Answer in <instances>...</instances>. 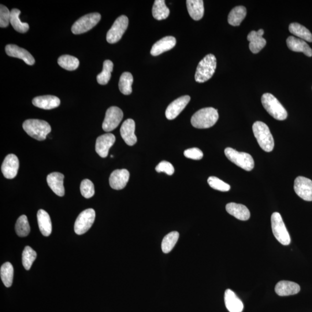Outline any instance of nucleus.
Segmentation results:
<instances>
[{
    "label": "nucleus",
    "mask_w": 312,
    "mask_h": 312,
    "mask_svg": "<svg viewBox=\"0 0 312 312\" xmlns=\"http://www.w3.org/2000/svg\"><path fill=\"white\" fill-rule=\"evenodd\" d=\"M218 120V110L214 108H206L192 115L191 124L196 128L204 129L212 127Z\"/></svg>",
    "instance_id": "1"
},
{
    "label": "nucleus",
    "mask_w": 312,
    "mask_h": 312,
    "mask_svg": "<svg viewBox=\"0 0 312 312\" xmlns=\"http://www.w3.org/2000/svg\"><path fill=\"white\" fill-rule=\"evenodd\" d=\"M252 132L262 150L266 152L273 150L274 140L268 126L262 122H256L252 125Z\"/></svg>",
    "instance_id": "2"
},
{
    "label": "nucleus",
    "mask_w": 312,
    "mask_h": 312,
    "mask_svg": "<svg viewBox=\"0 0 312 312\" xmlns=\"http://www.w3.org/2000/svg\"><path fill=\"white\" fill-rule=\"evenodd\" d=\"M23 128L28 134L38 140H44L51 132L48 122L39 120H28L23 124Z\"/></svg>",
    "instance_id": "3"
},
{
    "label": "nucleus",
    "mask_w": 312,
    "mask_h": 312,
    "mask_svg": "<svg viewBox=\"0 0 312 312\" xmlns=\"http://www.w3.org/2000/svg\"><path fill=\"white\" fill-rule=\"evenodd\" d=\"M216 58L212 54L206 56L196 68L195 80L198 83H204L210 80L214 76L216 68Z\"/></svg>",
    "instance_id": "4"
},
{
    "label": "nucleus",
    "mask_w": 312,
    "mask_h": 312,
    "mask_svg": "<svg viewBox=\"0 0 312 312\" xmlns=\"http://www.w3.org/2000/svg\"><path fill=\"white\" fill-rule=\"evenodd\" d=\"M262 102L270 116L278 120H284L288 117L287 111L278 100L270 94H263Z\"/></svg>",
    "instance_id": "5"
},
{
    "label": "nucleus",
    "mask_w": 312,
    "mask_h": 312,
    "mask_svg": "<svg viewBox=\"0 0 312 312\" xmlns=\"http://www.w3.org/2000/svg\"><path fill=\"white\" fill-rule=\"evenodd\" d=\"M226 157L240 168L250 172L254 167V162L252 156L244 152H239L231 148H226L224 150Z\"/></svg>",
    "instance_id": "6"
},
{
    "label": "nucleus",
    "mask_w": 312,
    "mask_h": 312,
    "mask_svg": "<svg viewBox=\"0 0 312 312\" xmlns=\"http://www.w3.org/2000/svg\"><path fill=\"white\" fill-rule=\"evenodd\" d=\"M271 226L274 235L278 242L283 245H288L290 244V236L280 213L274 212L272 214Z\"/></svg>",
    "instance_id": "7"
},
{
    "label": "nucleus",
    "mask_w": 312,
    "mask_h": 312,
    "mask_svg": "<svg viewBox=\"0 0 312 312\" xmlns=\"http://www.w3.org/2000/svg\"><path fill=\"white\" fill-rule=\"evenodd\" d=\"M101 18V14L98 12L88 14L81 17L72 26L73 34H80L90 30L98 24Z\"/></svg>",
    "instance_id": "8"
},
{
    "label": "nucleus",
    "mask_w": 312,
    "mask_h": 312,
    "mask_svg": "<svg viewBox=\"0 0 312 312\" xmlns=\"http://www.w3.org/2000/svg\"><path fill=\"white\" fill-rule=\"evenodd\" d=\"M96 212L94 209H88L81 212L76 218L74 225V231L78 235L86 233L94 224Z\"/></svg>",
    "instance_id": "9"
},
{
    "label": "nucleus",
    "mask_w": 312,
    "mask_h": 312,
    "mask_svg": "<svg viewBox=\"0 0 312 312\" xmlns=\"http://www.w3.org/2000/svg\"><path fill=\"white\" fill-rule=\"evenodd\" d=\"M128 25V18L127 16H122L118 17L114 22L112 28L107 32V42L110 44H115L120 42L127 30Z\"/></svg>",
    "instance_id": "10"
},
{
    "label": "nucleus",
    "mask_w": 312,
    "mask_h": 312,
    "mask_svg": "<svg viewBox=\"0 0 312 312\" xmlns=\"http://www.w3.org/2000/svg\"><path fill=\"white\" fill-rule=\"evenodd\" d=\"M124 118L122 111L117 106H111L108 109L102 124V128L106 132L113 131L118 128Z\"/></svg>",
    "instance_id": "11"
},
{
    "label": "nucleus",
    "mask_w": 312,
    "mask_h": 312,
    "mask_svg": "<svg viewBox=\"0 0 312 312\" xmlns=\"http://www.w3.org/2000/svg\"><path fill=\"white\" fill-rule=\"evenodd\" d=\"M294 189L300 198L306 202H312V180L306 177H297L294 181Z\"/></svg>",
    "instance_id": "12"
},
{
    "label": "nucleus",
    "mask_w": 312,
    "mask_h": 312,
    "mask_svg": "<svg viewBox=\"0 0 312 312\" xmlns=\"http://www.w3.org/2000/svg\"><path fill=\"white\" fill-rule=\"evenodd\" d=\"M20 161L16 155L10 154L6 156L2 162V172L6 179H14L17 176Z\"/></svg>",
    "instance_id": "13"
},
{
    "label": "nucleus",
    "mask_w": 312,
    "mask_h": 312,
    "mask_svg": "<svg viewBox=\"0 0 312 312\" xmlns=\"http://www.w3.org/2000/svg\"><path fill=\"white\" fill-rule=\"evenodd\" d=\"M190 101V96H182L170 103L166 111V116L168 120H173L179 115Z\"/></svg>",
    "instance_id": "14"
},
{
    "label": "nucleus",
    "mask_w": 312,
    "mask_h": 312,
    "mask_svg": "<svg viewBox=\"0 0 312 312\" xmlns=\"http://www.w3.org/2000/svg\"><path fill=\"white\" fill-rule=\"evenodd\" d=\"M116 140L115 136L111 133L100 136L96 140V151L102 158H106L108 155L110 148L114 146Z\"/></svg>",
    "instance_id": "15"
},
{
    "label": "nucleus",
    "mask_w": 312,
    "mask_h": 312,
    "mask_svg": "<svg viewBox=\"0 0 312 312\" xmlns=\"http://www.w3.org/2000/svg\"><path fill=\"white\" fill-rule=\"evenodd\" d=\"M6 52L7 54L10 57L22 59L26 64L32 66L36 62L34 57L27 50L18 47L16 44H9L6 47Z\"/></svg>",
    "instance_id": "16"
},
{
    "label": "nucleus",
    "mask_w": 312,
    "mask_h": 312,
    "mask_svg": "<svg viewBox=\"0 0 312 312\" xmlns=\"http://www.w3.org/2000/svg\"><path fill=\"white\" fill-rule=\"evenodd\" d=\"M130 178V173L127 170H116L110 174V184L114 190H120L127 185Z\"/></svg>",
    "instance_id": "17"
},
{
    "label": "nucleus",
    "mask_w": 312,
    "mask_h": 312,
    "mask_svg": "<svg viewBox=\"0 0 312 312\" xmlns=\"http://www.w3.org/2000/svg\"><path fill=\"white\" fill-rule=\"evenodd\" d=\"M135 130V122L132 118L125 120L120 128V134L122 138L128 146H134L137 142Z\"/></svg>",
    "instance_id": "18"
},
{
    "label": "nucleus",
    "mask_w": 312,
    "mask_h": 312,
    "mask_svg": "<svg viewBox=\"0 0 312 312\" xmlns=\"http://www.w3.org/2000/svg\"><path fill=\"white\" fill-rule=\"evenodd\" d=\"M176 40L172 36L164 37L156 42L152 46L150 54L154 56H157L164 52L172 50L176 46Z\"/></svg>",
    "instance_id": "19"
},
{
    "label": "nucleus",
    "mask_w": 312,
    "mask_h": 312,
    "mask_svg": "<svg viewBox=\"0 0 312 312\" xmlns=\"http://www.w3.org/2000/svg\"><path fill=\"white\" fill-rule=\"evenodd\" d=\"M264 32L260 29L258 32L252 31L248 36V42L250 44V49L252 53L258 54L266 46V40L263 38Z\"/></svg>",
    "instance_id": "20"
},
{
    "label": "nucleus",
    "mask_w": 312,
    "mask_h": 312,
    "mask_svg": "<svg viewBox=\"0 0 312 312\" xmlns=\"http://www.w3.org/2000/svg\"><path fill=\"white\" fill-rule=\"evenodd\" d=\"M32 103L35 106L40 109L50 110L60 106V100L54 96H36L32 100Z\"/></svg>",
    "instance_id": "21"
},
{
    "label": "nucleus",
    "mask_w": 312,
    "mask_h": 312,
    "mask_svg": "<svg viewBox=\"0 0 312 312\" xmlns=\"http://www.w3.org/2000/svg\"><path fill=\"white\" fill-rule=\"evenodd\" d=\"M64 176L61 173L53 172L48 174L47 176L48 184L49 186L52 190L58 196H64L65 190L63 180Z\"/></svg>",
    "instance_id": "22"
},
{
    "label": "nucleus",
    "mask_w": 312,
    "mask_h": 312,
    "mask_svg": "<svg viewBox=\"0 0 312 312\" xmlns=\"http://www.w3.org/2000/svg\"><path fill=\"white\" fill-rule=\"evenodd\" d=\"M224 302L226 309L230 312H242L244 304L232 290H226L224 294Z\"/></svg>",
    "instance_id": "23"
},
{
    "label": "nucleus",
    "mask_w": 312,
    "mask_h": 312,
    "mask_svg": "<svg viewBox=\"0 0 312 312\" xmlns=\"http://www.w3.org/2000/svg\"><path fill=\"white\" fill-rule=\"evenodd\" d=\"M300 286L294 282L282 280L278 282L274 290L278 296H284L295 295L300 292Z\"/></svg>",
    "instance_id": "24"
},
{
    "label": "nucleus",
    "mask_w": 312,
    "mask_h": 312,
    "mask_svg": "<svg viewBox=\"0 0 312 312\" xmlns=\"http://www.w3.org/2000/svg\"><path fill=\"white\" fill-rule=\"evenodd\" d=\"M228 212L235 217L238 220L246 221L250 218V210L246 206L242 204L231 202L228 204L226 206Z\"/></svg>",
    "instance_id": "25"
},
{
    "label": "nucleus",
    "mask_w": 312,
    "mask_h": 312,
    "mask_svg": "<svg viewBox=\"0 0 312 312\" xmlns=\"http://www.w3.org/2000/svg\"><path fill=\"white\" fill-rule=\"evenodd\" d=\"M290 50L296 52H302L308 57L312 56V50L304 40L290 36L286 40Z\"/></svg>",
    "instance_id": "26"
},
{
    "label": "nucleus",
    "mask_w": 312,
    "mask_h": 312,
    "mask_svg": "<svg viewBox=\"0 0 312 312\" xmlns=\"http://www.w3.org/2000/svg\"><path fill=\"white\" fill-rule=\"evenodd\" d=\"M39 228L43 236H49L52 231V225L50 216L46 210H40L37 213Z\"/></svg>",
    "instance_id": "27"
},
{
    "label": "nucleus",
    "mask_w": 312,
    "mask_h": 312,
    "mask_svg": "<svg viewBox=\"0 0 312 312\" xmlns=\"http://www.w3.org/2000/svg\"><path fill=\"white\" fill-rule=\"evenodd\" d=\"M187 8L190 16L194 20H200L204 14V2L202 0H188Z\"/></svg>",
    "instance_id": "28"
},
{
    "label": "nucleus",
    "mask_w": 312,
    "mask_h": 312,
    "mask_svg": "<svg viewBox=\"0 0 312 312\" xmlns=\"http://www.w3.org/2000/svg\"><path fill=\"white\" fill-rule=\"evenodd\" d=\"M170 11L164 0H156L152 8V14L156 20H164L168 17Z\"/></svg>",
    "instance_id": "29"
},
{
    "label": "nucleus",
    "mask_w": 312,
    "mask_h": 312,
    "mask_svg": "<svg viewBox=\"0 0 312 312\" xmlns=\"http://www.w3.org/2000/svg\"><path fill=\"white\" fill-rule=\"evenodd\" d=\"M246 9L243 6H236L230 12L228 22L233 26H238L246 16Z\"/></svg>",
    "instance_id": "30"
},
{
    "label": "nucleus",
    "mask_w": 312,
    "mask_h": 312,
    "mask_svg": "<svg viewBox=\"0 0 312 312\" xmlns=\"http://www.w3.org/2000/svg\"><path fill=\"white\" fill-rule=\"evenodd\" d=\"M289 32L293 35L299 37L306 42H312V34L309 30L297 23H293L289 26Z\"/></svg>",
    "instance_id": "31"
},
{
    "label": "nucleus",
    "mask_w": 312,
    "mask_h": 312,
    "mask_svg": "<svg viewBox=\"0 0 312 312\" xmlns=\"http://www.w3.org/2000/svg\"><path fill=\"white\" fill-rule=\"evenodd\" d=\"M21 12L20 10L14 8L10 11V23L16 30L18 32L25 33L29 30L27 23H22L20 18Z\"/></svg>",
    "instance_id": "32"
},
{
    "label": "nucleus",
    "mask_w": 312,
    "mask_h": 312,
    "mask_svg": "<svg viewBox=\"0 0 312 312\" xmlns=\"http://www.w3.org/2000/svg\"><path fill=\"white\" fill-rule=\"evenodd\" d=\"M0 276L6 288H10L12 284L14 278L13 266L9 262H6L2 266L0 269Z\"/></svg>",
    "instance_id": "33"
},
{
    "label": "nucleus",
    "mask_w": 312,
    "mask_h": 312,
    "mask_svg": "<svg viewBox=\"0 0 312 312\" xmlns=\"http://www.w3.org/2000/svg\"><path fill=\"white\" fill-rule=\"evenodd\" d=\"M133 80V76L131 73L125 72L122 74L118 83V88L122 94L124 95L132 94Z\"/></svg>",
    "instance_id": "34"
},
{
    "label": "nucleus",
    "mask_w": 312,
    "mask_h": 312,
    "mask_svg": "<svg viewBox=\"0 0 312 312\" xmlns=\"http://www.w3.org/2000/svg\"><path fill=\"white\" fill-rule=\"evenodd\" d=\"M180 238V234L177 232H173L167 234L163 238L162 244V251L164 254H168L173 250Z\"/></svg>",
    "instance_id": "35"
},
{
    "label": "nucleus",
    "mask_w": 312,
    "mask_h": 312,
    "mask_svg": "<svg viewBox=\"0 0 312 312\" xmlns=\"http://www.w3.org/2000/svg\"><path fill=\"white\" fill-rule=\"evenodd\" d=\"M58 64L62 68L68 70H76L80 66V61L70 55H62L58 59Z\"/></svg>",
    "instance_id": "36"
},
{
    "label": "nucleus",
    "mask_w": 312,
    "mask_h": 312,
    "mask_svg": "<svg viewBox=\"0 0 312 312\" xmlns=\"http://www.w3.org/2000/svg\"><path fill=\"white\" fill-rule=\"evenodd\" d=\"M113 68L114 64L112 62L106 60L104 62L102 72L96 76V80L99 84L106 85L109 82Z\"/></svg>",
    "instance_id": "37"
},
{
    "label": "nucleus",
    "mask_w": 312,
    "mask_h": 312,
    "mask_svg": "<svg viewBox=\"0 0 312 312\" xmlns=\"http://www.w3.org/2000/svg\"><path fill=\"white\" fill-rule=\"evenodd\" d=\"M16 232L20 237L27 236L30 232V226L27 216L22 215L18 218L16 226Z\"/></svg>",
    "instance_id": "38"
},
{
    "label": "nucleus",
    "mask_w": 312,
    "mask_h": 312,
    "mask_svg": "<svg viewBox=\"0 0 312 312\" xmlns=\"http://www.w3.org/2000/svg\"><path fill=\"white\" fill-rule=\"evenodd\" d=\"M36 258V252L31 247L26 246L22 254V264L26 270H30Z\"/></svg>",
    "instance_id": "39"
},
{
    "label": "nucleus",
    "mask_w": 312,
    "mask_h": 312,
    "mask_svg": "<svg viewBox=\"0 0 312 312\" xmlns=\"http://www.w3.org/2000/svg\"><path fill=\"white\" fill-rule=\"evenodd\" d=\"M208 183L210 188L220 192H228L231 188L228 184L215 176H210L208 178Z\"/></svg>",
    "instance_id": "40"
},
{
    "label": "nucleus",
    "mask_w": 312,
    "mask_h": 312,
    "mask_svg": "<svg viewBox=\"0 0 312 312\" xmlns=\"http://www.w3.org/2000/svg\"><path fill=\"white\" fill-rule=\"evenodd\" d=\"M80 189L84 198H90L95 194L94 184L90 180L86 179L82 182Z\"/></svg>",
    "instance_id": "41"
},
{
    "label": "nucleus",
    "mask_w": 312,
    "mask_h": 312,
    "mask_svg": "<svg viewBox=\"0 0 312 312\" xmlns=\"http://www.w3.org/2000/svg\"><path fill=\"white\" fill-rule=\"evenodd\" d=\"M10 20V12L7 7L1 4L0 7V27H8Z\"/></svg>",
    "instance_id": "42"
},
{
    "label": "nucleus",
    "mask_w": 312,
    "mask_h": 312,
    "mask_svg": "<svg viewBox=\"0 0 312 312\" xmlns=\"http://www.w3.org/2000/svg\"><path fill=\"white\" fill-rule=\"evenodd\" d=\"M156 170L158 172H165L168 176H172L174 172V167L172 163L166 161L160 162L156 167Z\"/></svg>",
    "instance_id": "43"
},
{
    "label": "nucleus",
    "mask_w": 312,
    "mask_h": 312,
    "mask_svg": "<svg viewBox=\"0 0 312 312\" xmlns=\"http://www.w3.org/2000/svg\"><path fill=\"white\" fill-rule=\"evenodd\" d=\"M184 155L186 158H188L195 160H200L202 159L204 156L202 152L198 148H188L184 152Z\"/></svg>",
    "instance_id": "44"
}]
</instances>
